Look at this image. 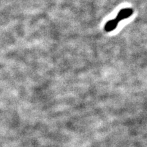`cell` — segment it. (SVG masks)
Instances as JSON below:
<instances>
[{
	"instance_id": "1",
	"label": "cell",
	"mask_w": 147,
	"mask_h": 147,
	"mask_svg": "<svg viewBox=\"0 0 147 147\" xmlns=\"http://www.w3.org/2000/svg\"><path fill=\"white\" fill-rule=\"evenodd\" d=\"M133 14V10L130 8H126V9H123L120 12H119V14H117V21H120L121 20H123L125 18H127L129 17L131 14Z\"/></svg>"
},
{
	"instance_id": "2",
	"label": "cell",
	"mask_w": 147,
	"mask_h": 147,
	"mask_svg": "<svg viewBox=\"0 0 147 147\" xmlns=\"http://www.w3.org/2000/svg\"><path fill=\"white\" fill-rule=\"evenodd\" d=\"M118 25V21L117 20H111V21H108L105 25V30L106 32H109L113 31L114 29H116Z\"/></svg>"
}]
</instances>
